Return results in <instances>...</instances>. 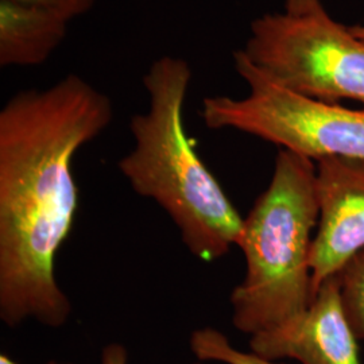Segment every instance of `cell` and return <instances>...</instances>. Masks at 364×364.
<instances>
[{"mask_svg":"<svg viewBox=\"0 0 364 364\" xmlns=\"http://www.w3.org/2000/svg\"><path fill=\"white\" fill-rule=\"evenodd\" d=\"M111 99L77 75L15 93L0 111V320L61 328L57 254L78 209L73 159L111 124Z\"/></svg>","mask_w":364,"mask_h":364,"instance_id":"obj_1","label":"cell"},{"mask_svg":"<svg viewBox=\"0 0 364 364\" xmlns=\"http://www.w3.org/2000/svg\"><path fill=\"white\" fill-rule=\"evenodd\" d=\"M192 76L181 57L162 55L150 65L144 76L149 108L131 117L134 146L117 168L136 195L166 212L192 255L215 262L237 246L243 218L185 130Z\"/></svg>","mask_w":364,"mask_h":364,"instance_id":"obj_2","label":"cell"},{"mask_svg":"<svg viewBox=\"0 0 364 364\" xmlns=\"http://www.w3.org/2000/svg\"><path fill=\"white\" fill-rule=\"evenodd\" d=\"M316 169L312 159L281 149L269 186L243 219L237 247L246 274L230 304L232 324L250 338L285 324L312 302Z\"/></svg>","mask_w":364,"mask_h":364,"instance_id":"obj_3","label":"cell"},{"mask_svg":"<svg viewBox=\"0 0 364 364\" xmlns=\"http://www.w3.org/2000/svg\"><path fill=\"white\" fill-rule=\"evenodd\" d=\"M247 96H208L201 117L210 130H236L314 162L326 158L364 159V109L326 103L278 84L254 65L243 50L234 53Z\"/></svg>","mask_w":364,"mask_h":364,"instance_id":"obj_4","label":"cell"},{"mask_svg":"<svg viewBox=\"0 0 364 364\" xmlns=\"http://www.w3.org/2000/svg\"><path fill=\"white\" fill-rule=\"evenodd\" d=\"M242 50L291 91L326 103H364V42L326 10L264 14L251 22Z\"/></svg>","mask_w":364,"mask_h":364,"instance_id":"obj_5","label":"cell"},{"mask_svg":"<svg viewBox=\"0 0 364 364\" xmlns=\"http://www.w3.org/2000/svg\"><path fill=\"white\" fill-rule=\"evenodd\" d=\"M317 230L311 251L313 297L326 279L364 251V159L326 158L316 164Z\"/></svg>","mask_w":364,"mask_h":364,"instance_id":"obj_6","label":"cell"},{"mask_svg":"<svg viewBox=\"0 0 364 364\" xmlns=\"http://www.w3.org/2000/svg\"><path fill=\"white\" fill-rule=\"evenodd\" d=\"M250 351L278 362L362 364L358 338L344 309L338 275L326 279L311 305L285 324L250 338Z\"/></svg>","mask_w":364,"mask_h":364,"instance_id":"obj_7","label":"cell"},{"mask_svg":"<svg viewBox=\"0 0 364 364\" xmlns=\"http://www.w3.org/2000/svg\"><path fill=\"white\" fill-rule=\"evenodd\" d=\"M68 23L39 7L0 0V66L43 64L63 43Z\"/></svg>","mask_w":364,"mask_h":364,"instance_id":"obj_8","label":"cell"},{"mask_svg":"<svg viewBox=\"0 0 364 364\" xmlns=\"http://www.w3.org/2000/svg\"><path fill=\"white\" fill-rule=\"evenodd\" d=\"M189 348L200 362L223 364H282L263 359L251 351H240L219 329L198 328L189 338Z\"/></svg>","mask_w":364,"mask_h":364,"instance_id":"obj_9","label":"cell"},{"mask_svg":"<svg viewBox=\"0 0 364 364\" xmlns=\"http://www.w3.org/2000/svg\"><path fill=\"white\" fill-rule=\"evenodd\" d=\"M340 291L352 331L364 340V251L338 273Z\"/></svg>","mask_w":364,"mask_h":364,"instance_id":"obj_10","label":"cell"},{"mask_svg":"<svg viewBox=\"0 0 364 364\" xmlns=\"http://www.w3.org/2000/svg\"><path fill=\"white\" fill-rule=\"evenodd\" d=\"M28 6L39 7L49 13L55 14L68 22L80 15L88 13L95 6L96 0H13Z\"/></svg>","mask_w":364,"mask_h":364,"instance_id":"obj_11","label":"cell"},{"mask_svg":"<svg viewBox=\"0 0 364 364\" xmlns=\"http://www.w3.org/2000/svg\"><path fill=\"white\" fill-rule=\"evenodd\" d=\"M99 364H129V352L123 344L109 343L102 350ZM201 364V363H196Z\"/></svg>","mask_w":364,"mask_h":364,"instance_id":"obj_12","label":"cell"},{"mask_svg":"<svg viewBox=\"0 0 364 364\" xmlns=\"http://www.w3.org/2000/svg\"><path fill=\"white\" fill-rule=\"evenodd\" d=\"M324 10L321 0H285V13L291 15L317 13Z\"/></svg>","mask_w":364,"mask_h":364,"instance_id":"obj_13","label":"cell"},{"mask_svg":"<svg viewBox=\"0 0 364 364\" xmlns=\"http://www.w3.org/2000/svg\"><path fill=\"white\" fill-rule=\"evenodd\" d=\"M0 364H19L18 362H15L13 360L7 353H1L0 355ZM45 364H73V363H58V362H55V360H52V362H49V363Z\"/></svg>","mask_w":364,"mask_h":364,"instance_id":"obj_14","label":"cell"},{"mask_svg":"<svg viewBox=\"0 0 364 364\" xmlns=\"http://www.w3.org/2000/svg\"><path fill=\"white\" fill-rule=\"evenodd\" d=\"M351 31L355 37H358V38L364 42V26L352 27Z\"/></svg>","mask_w":364,"mask_h":364,"instance_id":"obj_15","label":"cell"}]
</instances>
